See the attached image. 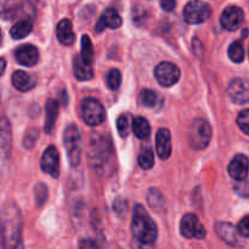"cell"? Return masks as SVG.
<instances>
[{
	"label": "cell",
	"instance_id": "cell-1",
	"mask_svg": "<svg viewBox=\"0 0 249 249\" xmlns=\"http://www.w3.org/2000/svg\"><path fill=\"white\" fill-rule=\"evenodd\" d=\"M2 249H24L22 238V215L16 204L6 203L1 213Z\"/></svg>",
	"mask_w": 249,
	"mask_h": 249
},
{
	"label": "cell",
	"instance_id": "cell-2",
	"mask_svg": "<svg viewBox=\"0 0 249 249\" xmlns=\"http://www.w3.org/2000/svg\"><path fill=\"white\" fill-rule=\"evenodd\" d=\"M131 233L142 246H151L158 237V229L153 219L141 204H136L131 219Z\"/></svg>",
	"mask_w": 249,
	"mask_h": 249
},
{
	"label": "cell",
	"instance_id": "cell-3",
	"mask_svg": "<svg viewBox=\"0 0 249 249\" xmlns=\"http://www.w3.org/2000/svg\"><path fill=\"white\" fill-rule=\"evenodd\" d=\"M89 160L99 174L107 175L113 170V150L105 136L94 135L90 142Z\"/></svg>",
	"mask_w": 249,
	"mask_h": 249
},
{
	"label": "cell",
	"instance_id": "cell-4",
	"mask_svg": "<svg viewBox=\"0 0 249 249\" xmlns=\"http://www.w3.org/2000/svg\"><path fill=\"white\" fill-rule=\"evenodd\" d=\"M63 145H65L66 152H67L68 160L73 167L80 163L83 150V141L80 131L74 124H70L66 128L63 134Z\"/></svg>",
	"mask_w": 249,
	"mask_h": 249
},
{
	"label": "cell",
	"instance_id": "cell-5",
	"mask_svg": "<svg viewBox=\"0 0 249 249\" xmlns=\"http://www.w3.org/2000/svg\"><path fill=\"white\" fill-rule=\"evenodd\" d=\"M212 140V126L207 121L196 118L189 128V142L194 150H204Z\"/></svg>",
	"mask_w": 249,
	"mask_h": 249
},
{
	"label": "cell",
	"instance_id": "cell-6",
	"mask_svg": "<svg viewBox=\"0 0 249 249\" xmlns=\"http://www.w3.org/2000/svg\"><path fill=\"white\" fill-rule=\"evenodd\" d=\"M80 111H82L83 121L88 125H100L106 119V112H105L104 106L101 105V102L92 97H87L83 100L82 105H80Z\"/></svg>",
	"mask_w": 249,
	"mask_h": 249
},
{
	"label": "cell",
	"instance_id": "cell-7",
	"mask_svg": "<svg viewBox=\"0 0 249 249\" xmlns=\"http://www.w3.org/2000/svg\"><path fill=\"white\" fill-rule=\"evenodd\" d=\"M184 19L190 24H199L208 21L212 16V7L202 0H192L182 11Z\"/></svg>",
	"mask_w": 249,
	"mask_h": 249
},
{
	"label": "cell",
	"instance_id": "cell-8",
	"mask_svg": "<svg viewBox=\"0 0 249 249\" xmlns=\"http://www.w3.org/2000/svg\"><path fill=\"white\" fill-rule=\"evenodd\" d=\"M180 232L186 238H196L203 240L207 236V231L204 226L199 221L196 214H185L180 221Z\"/></svg>",
	"mask_w": 249,
	"mask_h": 249
},
{
	"label": "cell",
	"instance_id": "cell-9",
	"mask_svg": "<svg viewBox=\"0 0 249 249\" xmlns=\"http://www.w3.org/2000/svg\"><path fill=\"white\" fill-rule=\"evenodd\" d=\"M155 77L162 87L169 88L180 79V70L172 62H160L155 70Z\"/></svg>",
	"mask_w": 249,
	"mask_h": 249
},
{
	"label": "cell",
	"instance_id": "cell-10",
	"mask_svg": "<svg viewBox=\"0 0 249 249\" xmlns=\"http://www.w3.org/2000/svg\"><path fill=\"white\" fill-rule=\"evenodd\" d=\"M40 167L45 174L57 179L60 175V156L55 146H49L41 156Z\"/></svg>",
	"mask_w": 249,
	"mask_h": 249
},
{
	"label": "cell",
	"instance_id": "cell-11",
	"mask_svg": "<svg viewBox=\"0 0 249 249\" xmlns=\"http://www.w3.org/2000/svg\"><path fill=\"white\" fill-rule=\"evenodd\" d=\"M228 95L232 102L245 105L249 102V82L243 78H235L228 87Z\"/></svg>",
	"mask_w": 249,
	"mask_h": 249
},
{
	"label": "cell",
	"instance_id": "cell-12",
	"mask_svg": "<svg viewBox=\"0 0 249 249\" xmlns=\"http://www.w3.org/2000/svg\"><path fill=\"white\" fill-rule=\"evenodd\" d=\"M245 14L238 6H229L223 11L220 23L226 31H236L242 24Z\"/></svg>",
	"mask_w": 249,
	"mask_h": 249
},
{
	"label": "cell",
	"instance_id": "cell-13",
	"mask_svg": "<svg viewBox=\"0 0 249 249\" xmlns=\"http://www.w3.org/2000/svg\"><path fill=\"white\" fill-rule=\"evenodd\" d=\"M15 58L24 67H33L39 61V51L32 44H24L15 50Z\"/></svg>",
	"mask_w": 249,
	"mask_h": 249
},
{
	"label": "cell",
	"instance_id": "cell-14",
	"mask_svg": "<svg viewBox=\"0 0 249 249\" xmlns=\"http://www.w3.org/2000/svg\"><path fill=\"white\" fill-rule=\"evenodd\" d=\"M215 231L216 235L221 238L225 243H228L229 246H233V247H237V246L242 245L241 242V235L238 232V229L235 228L232 224L230 223H220L215 224Z\"/></svg>",
	"mask_w": 249,
	"mask_h": 249
},
{
	"label": "cell",
	"instance_id": "cell-15",
	"mask_svg": "<svg viewBox=\"0 0 249 249\" xmlns=\"http://www.w3.org/2000/svg\"><path fill=\"white\" fill-rule=\"evenodd\" d=\"M228 170L230 177L236 181H242L247 179L249 172V160L247 156L236 155L229 164Z\"/></svg>",
	"mask_w": 249,
	"mask_h": 249
},
{
	"label": "cell",
	"instance_id": "cell-16",
	"mask_svg": "<svg viewBox=\"0 0 249 249\" xmlns=\"http://www.w3.org/2000/svg\"><path fill=\"white\" fill-rule=\"evenodd\" d=\"M156 152L160 160H168L172 155V135L168 129L162 128L156 134Z\"/></svg>",
	"mask_w": 249,
	"mask_h": 249
},
{
	"label": "cell",
	"instance_id": "cell-17",
	"mask_svg": "<svg viewBox=\"0 0 249 249\" xmlns=\"http://www.w3.org/2000/svg\"><path fill=\"white\" fill-rule=\"evenodd\" d=\"M122 26V18L119 16L118 12L114 9H107L102 12V15L100 16V19L97 21L96 27H95V31L96 33H102L106 28L116 29L119 28Z\"/></svg>",
	"mask_w": 249,
	"mask_h": 249
},
{
	"label": "cell",
	"instance_id": "cell-18",
	"mask_svg": "<svg viewBox=\"0 0 249 249\" xmlns=\"http://www.w3.org/2000/svg\"><path fill=\"white\" fill-rule=\"evenodd\" d=\"M12 85L18 91H29L36 85V78L23 71H16L12 74Z\"/></svg>",
	"mask_w": 249,
	"mask_h": 249
},
{
	"label": "cell",
	"instance_id": "cell-19",
	"mask_svg": "<svg viewBox=\"0 0 249 249\" xmlns=\"http://www.w3.org/2000/svg\"><path fill=\"white\" fill-rule=\"evenodd\" d=\"M56 36H57V40L62 45L70 46L74 44L75 34L73 32L72 22L68 18L61 19L57 24V28H56Z\"/></svg>",
	"mask_w": 249,
	"mask_h": 249
},
{
	"label": "cell",
	"instance_id": "cell-20",
	"mask_svg": "<svg viewBox=\"0 0 249 249\" xmlns=\"http://www.w3.org/2000/svg\"><path fill=\"white\" fill-rule=\"evenodd\" d=\"M73 73H74V77L78 80H82V82L90 80L94 77L91 65H88L83 60L82 56H75L74 60H73Z\"/></svg>",
	"mask_w": 249,
	"mask_h": 249
},
{
	"label": "cell",
	"instance_id": "cell-21",
	"mask_svg": "<svg viewBox=\"0 0 249 249\" xmlns=\"http://www.w3.org/2000/svg\"><path fill=\"white\" fill-rule=\"evenodd\" d=\"M58 116V102L56 100L50 99L46 102L45 106V133L50 134L53 130L56 124V119Z\"/></svg>",
	"mask_w": 249,
	"mask_h": 249
},
{
	"label": "cell",
	"instance_id": "cell-22",
	"mask_svg": "<svg viewBox=\"0 0 249 249\" xmlns=\"http://www.w3.org/2000/svg\"><path fill=\"white\" fill-rule=\"evenodd\" d=\"M33 29V24L29 19H21V21L16 22L10 29V36L14 39H23L28 36Z\"/></svg>",
	"mask_w": 249,
	"mask_h": 249
},
{
	"label": "cell",
	"instance_id": "cell-23",
	"mask_svg": "<svg viewBox=\"0 0 249 249\" xmlns=\"http://www.w3.org/2000/svg\"><path fill=\"white\" fill-rule=\"evenodd\" d=\"M133 131L135 136L140 140H146L151 135V125L143 117H136L134 118Z\"/></svg>",
	"mask_w": 249,
	"mask_h": 249
},
{
	"label": "cell",
	"instance_id": "cell-24",
	"mask_svg": "<svg viewBox=\"0 0 249 249\" xmlns=\"http://www.w3.org/2000/svg\"><path fill=\"white\" fill-rule=\"evenodd\" d=\"M147 202L151 208L156 212L164 211L165 206H167L164 197L160 194V190L157 189H150L147 194Z\"/></svg>",
	"mask_w": 249,
	"mask_h": 249
},
{
	"label": "cell",
	"instance_id": "cell-25",
	"mask_svg": "<svg viewBox=\"0 0 249 249\" xmlns=\"http://www.w3.org/2000/svg\"><path fill=\"white\" fill-rule=\"evenodd\" d=\"M140 102L147 108H156L160 105V97L156 91L150 89H143L140 92Z\"/></svg>",
	"mask_w": 249,
	"mask_h": 249
},
{
	"label": "cell",
	"instance_id": "cell-26",
	"mask_svg": "<svg viewBox=\"0 0 249 249\" xmlns=\"http://www.w3.org/2000/svg\"><path fill=\"white\" fill-rule=\"evenodd\" d=\"M133 123L134 119L130 114L126 113L118 117V119H117V130H118L119 135L122 138H125V136L129 135L130 130L133 129Z\"/></svg>",
	"mask_w": 249,
	"mask_h": 249
},
{
	"label": "cell",
	"instance_id": "cell-27",
	"mask_svg": "<svg viewBox=\"0 0 249 249\" xmlns=\"http://www.w3.org/2000/svg\"><path fill=\"white\" fill-rule=\"evenodd\" d=\"M10 147H11V128H10L9 122L6 121L5 117H2V124H1V150L2 155L9 152Z\"/></svg>",
	"mask_w": 249,
	"mask_h": 249
},
{
	"label": "cell",
	"instance_id": "cell-28",
	"mask_svg": "<svg viewBox=\"0 0 249 249\" xmlns=\"http://www.w3.org/2000/svg\"><path fill=\"white\" fill-rule=\"evenodd\" d=\"M229 57L232 62L241 63L245 60V49H243L242 44L240 41H233L230 46H229Z\"/></svg>",
	"mask_w": 249,
	"mask_h": 249
},
{
	"label": "cell",
	"instance_id": "cell-29",
	"mask_svg": "<svg viewBox=\"0 0 249 249\" xmlns=\"http://www.w3.org/2000/svg\"><path fill=\"white\" fill-rule=\"evenodd\" d=\"M80 56L88 65H91L94 61V48H92V43L88 36H82V55Z\"/></svg>",
	"mask_w": 249,
	"mask_h": 249
},
{
	"label": "cell",
	"instance_id": "cell-30",
	"mask_svg": "<svg viewBox=\"0 0 249 249\" xmlns=\"http://www.w3.org/2000/svg\"><path fill=\"white\" fill-rule=\"evenodd\" d=\"M139 165H140L142 169L148 170L153 167L155 164V155H153L152 150L150 147L143 148L142 151L139 155Z\"/></svg>",
	"mask_w": 249,
	"mask_h": 249
},
{
	"label": "cell",
	"instance_id": "cell-31",
	"mask_svg": "<svg viewBox=\"0 0 249 249\" xmlns=\"http://www.w3.org/2000/svg\"><path fill=\"white\" fill-rule=\"evenodd\" d=\"M107 87L111 90H117L119 87H121L122 83V74L118 70H111L108 73H107L106 77Z\"/></svg>",
	"mask_w": 249,
	"mask_h": 249
},
{
	"label": "cell",
	"instance_id": "cell-32",
	"mask_svg": "<svg viewBox=\"0 0 249 249\" xmlns=\"http://www.w3.org/2000/svg\"><path fill=\"white\" fill-rule=\"evenodd\" d=\"M34 196H36V202L38 206H43L48 199V187L44 184H38L34 189Z\"/></svg>",
	"mask_w": 249,
	"mask_h": 249
},
{
	"label": "cell",
	"instance_id": "cell-33",
	"mask_svg": "<svg viewBox=\"0 0 249 249\" xmlns=\"http://www.w3.org/2000/svg\"><path fill=\"white\" fill-rule=\"evenodd\" d=\"M237 125L243 133L249 135V108L240 112L237 116Z\"/></svg>",
	"mask_w": 249,
	"mask_h": 249
},
{
	"label": "cell",
	"instance_id": "cell-34",
	"mask_svg": "<svg viewBox=\"0 0 249 249\" xmlns=\"http://www.w3.org/2000/svg\"><path fill=\"white\" fill-rule=\"evenodd\" d=\"M38 136H39V131L36 130V129H32V130H29L28 133L26 134V136H24V146H26L27 148L33 147L36 139H38Z\"/></svg>",
	"mask_w": 249,
	"mask_h": 249
},
{
	"label": "cell",
	"instance_id": "cell-35",
	"mask_svg": "<svg viewBox=\"0 0 249 249\" xmlns=\"http://www.w3.org/2000/svg\"><path fill=\"white\" fill-rule=\"evenodd\" d=\"M238 232L242 237H247L249 238V214L246 215L245 218L241 219V221L238 223Z\"/></svg>",
	"mask_w": 249,
	"mask_h": 249
},
{
	"label": "cell",
	"instance_id": "cell-36",
	"mask_svg": "<svg viewBox=\"0 0 249 249\" xmlns=\"http://www.w3.org/2000/svg\"><path fill=\"white\" fill-rule=\"evenodd\" d=\"M113 208H114V212H116L117 214H119V215H123V214L126 212V209H128V203H126L125 199L122 198V197H119V198H117L116 201H114Z\"/></svg>",
	"mask_w": 249,
	"mask_h": 249
},
{
	"label": "cell",
	"instance_id": "cell-37",
	"mask_svg": "<svg viewBox=\"0 0 249 249\" xmlns=\"http://www.w3.org/2000/svg\"><path fill=\"white\" fill-rule=\"evenodd\" d=\"M236 192H237L240 196L243 197H249V182L247 181H238L237 185L235 186Z\"/></svg>",
	"mask_w": 249,
	"mask_h": 249
},
{
	"label": "cell",
	"instance_id": "cell-38",
	"mask_svg": "<svg viewBox=\"0 0 249 249\" xmlns=\"http://www.w3.org/2000/svg\"><path fill=\"white\" fill-rule=\"evenodd\" d=\"M79 249H97V243L90 238H83L79 241Z\"/></svg>",
	"mask_w": 249,
	"mask_h": 249
},
{
	"label": "cell",
	"instance_id": "cell-39",
	"mask_svg": "<svg viewBox=\"0 0 249 249\" xmlns=\"http://www.w3.org/2000/svg\"><path fill=\"white\" fill-rule=\"evenodd\" d=\"M160 7H162L164 11L170 12L175 9L177 6V1L175 0H160Z\"/></svg>",
	"mask_w": 249,
	"mask_h": 249
},
{
	"label": "cell",
	"instance_id": "cell-40",
	"mask_svg": "<svg viewBox=\"0 0 249 249\" xmlns=\"http://www.w3.org/2000/svg\"><path fill=\"white\" fill-rule=\"evenodd\" d=\"M248 53H249V51H248Z\"/></svg>",
	"mask_w": 249,
	"mask_h": 249
}]
</instances>
